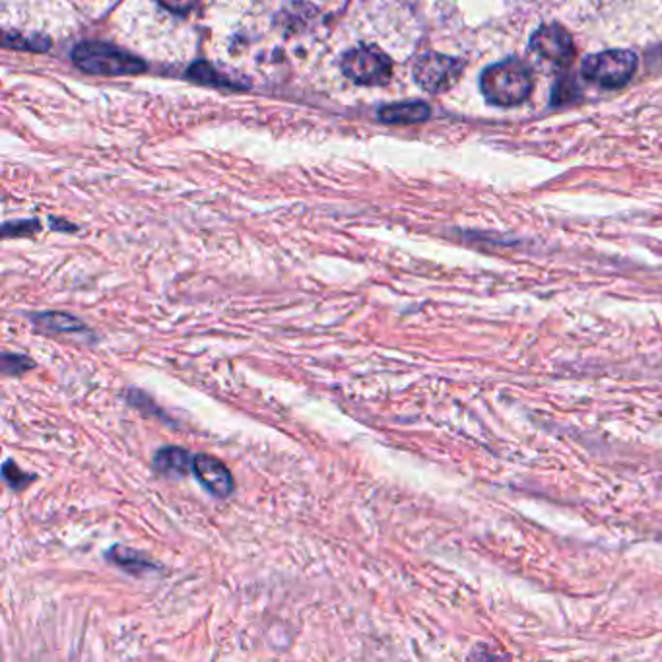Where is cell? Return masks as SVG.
Listing matches in <instances>:
<instances>
[{
  "mask_svg": "<svg viewBox=\"0 0 662 662\" xmlns=\"http://www.w3.org/2000/svg\"><path fill=\"white\" fill-rule=\"evenodd\" d=\"M533 88V72L519 59H505L502 63L492 64L480 76L482 94L497 107H513L527 102Z\"/></svg>",
  "mask_w": 662,
  "mask_h": 662,
  "instance_id": "cell-1",
  "label": "cell"
},
{
  "mask_svg": "<svg viewBox=\"0 0 662 662\" xmlns=\"http://www.w3.org/2000/svg\"><path fill=\"white\" fill-rule=\"evenodd\" d=\"M74 64L96 76H133L146 71V64L125 49L102 41H84L72 53Z\"/></svg>",
  "mask_w": 662,
  "mask_h": 662,
  "instance_id": "cell-2",
  "label": "cell"
},
{
  "mask_svg": "<svg viewBox=\"0 0 662 662\" xmlns=\"http://www.w3.org/2000/svg\"><path fill=\"white\" fill-rule=\"evenodd\" d=\"M638 69V56L628 49H612L582 61V76L602 88H622Z\"/></svg>",
  "mask_w": 662,
  "mask_h": 662,
  "instance_id": "cell-3",
  "label": "cell"
},
{
  "mask_svg": "<svg viewBox=\"0 0 662 662\" xmlns=\"http://www.w3.org/2000/svg\"><path fill=\"white\" fill-rule=\"evenodd\" d=\"M343 74L361 86H385L391 81V59L374 48H356L343 55Z\"/></svg>",
  "mask_w": 662,
  "mask_h": 662,
  "instance_id": "cell-4",
  "label": "cell"
},
{
  "mask_svg": "<svg viewBox=\"0 0 662 662\" xmlns=\"http://www.w3.org/2000/svg\"><path fill=\"white\" fill-rule=\"evenodd\" d=\"M412 72L420 88L430 94H443L455 86L463 72V63L453 56L425 53L416 61Z\"/></svg>",
  "mask_w": 662,
  "mask_h": 662,
  "instance_id": "cell-5",
  "label": "cell"
},
{
  "mask_svg": "<svg viewBox=\"0 0 662 662\" xmlns=\"http://www.w3.org/2000/svg\"><path fill=\"white\" fill-rule=\"evenodd\" d=\"M530 49L536 55L543 56L550 63L564 64L571 63L575 55V45L571 35L558 24L543 25L540 30H536L533 40H530Z\"/></svg>",
  "mask_w": 662,
  "mask_h": 662,
  "instance_id": "cell-6",
  "label": "cell"
},
{
  "mask_svg": "<svg viewBox=\"0 0 662 662\" xmlns=\"http://www.w3.org/2000/svg\"><path fill=\"white\" fill-rule=\"evenodd\" d=\"M192 474L197 476L200 484L207 487L210 494L225 500L233 494L235 490V480L232 472L225 466L222 461H218L216 456L197 455L192 461Z\"/></svg>",
  "mask_w": 662,
  "mask_h": 662,
  "instance_id": "cell-7",
  "label": "cell"
},
{
  "mask_svg": "<svg viewBox=\"0 0 662 662\" xmlns=\"http://www.w3.org/2000/svg\"><path fill=\"white\" fill-rule=\"evenodd\" d=\"M33 325L51 335H90V328L78 317L64 312H41L30 315Z\"/></svg>",
  "mask_w": 662,
  "mask_h": 662,
  "instance_id": "cell-8",
  "label": "cell"
},
{
  "mask_svg": "<svg viewBox=\"0 0 662 662\" xmlns=\"http://www.w3.org/2000/svg\"><path fill=\"white\" fill-rule=\"evenodd\" d=\"M105 558L107 561H112L113 566L119 567L127 574L136 575V577L158 571V566L154 564L153 559L146 558L143 551L133 550V548L120 546V544L113 546L112 550L105 551Z\"/></svg>",
  "mask_w": 662,
  "mask_h": 662,
  "instance_id": "cell-9",
  "label": "cell"
},
{
  "mask_svg": "<svg viewBox=\"0 0 662 662\" xmlns=\"http://www.w3.org/2000/svg\"><path fill=\"white\" fill-rule=\"evenodd\" d=\"M192 461L189 451L181 448H161L154 455V469L164 474V476H176L183 479L189 472H192Z\"/></svg>",
  "mask_w": 662,
  "mask_h": 662,
  "instance_id": "cell-10",
  "label": "cell"
},
{
  "mask_svg": "<svg viewBox=\"0 0 662 662\" xmlns=\"http://www.w3.org/2000/svg\"><path fill=\"white\" fill-rule=\"evenodd\" d=\"M430 113V105L422 102H402V104L385 105L379 112V117L383 123H391V125H416L428 119Z\"/></svg>",
  "mask_w": 662,
  "mask_h": 662,
  "instance_id": "cell-11",
  "label": "cell"
},
{
  "mask_svg": "<svg viewBox=\"0 0 662 662\" xmlns=\"http://www.w3.org/2000/svg\"><path fill=\"white\" fill-rule=\"evenodd\" d=\"M2 476H4V482H7L14 492H22L24 487L30 486L33 480H35L32 474H25L12 459H9L7 463L2 464Z\"/></svg>",
  "mask_w": 662,
  "mask_h": 662,
  "instance_id": "cell-12",
  "label": "cell"
},
{
  "mask_svg": "<svg viewBox=\"0 0 662 662\" xmlns=\"http://www.w3.org/2000/svg\"><path fill=\"white\" fill-rule=\"evenodd\" d=\"M33 359L28 358L24 354H12V351H4L2 354V371L7 376H22L25 371L33 369Z\"/></svg>",
  "mask_w": 662,
  "mask_h": 662,
  "instance_id": "cell-13",
  "label": "cell"
},
{
  "mask_svg": "<svg viewBox=\"0 0 662 662\" xmlns=\"http://www.w3.org/2000/svg\"><path fill=\"white\" fill-rule=\"evenodd\" d=\"M127 402L130 407L136 408V410H140L146 416H160V408L154 404V400L146 395L144 391H133L128 392Z\"/></svg>",
  "mask_w": 662,
  "mask_h": 662,
  "instance_id": "cell-14",
  "label": "cell"
},
{
  "mask_svg": "<svg viewBox=\"0 0 662 662\" xmlns=\"http://www.w3.org/2000/svg\"><path fill=\"white\" fill-rule=\"evenodd\" d=\"M156 2L174 17H187L199 7L200 0H156Z\"/></svg>",
  "mask_w": 662,
  "mask_h": 662,
  "instance_id": "cell-15",
  "label": "cell"
}]
</instances>
